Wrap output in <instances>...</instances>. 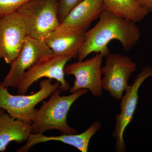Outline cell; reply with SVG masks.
<instances>
[{
	"mask_svg": "<svg viewBox=\"0 0 152 152\" xmlns=\"http://www.w3.org/2000/svg\"><path fill=\"white\" fill-rule=\"evenodd\" d=\"M105 10L136 23L142 21L151 12L149 8L135 0H102Z\"/></svg>",
	"mask_w": 152,
	"mask_h": 152,
	"instance_id": "cell-15",
	"label": "cell"
},
{
	"mask_svg": "<svg viewBox=\"0 0 152 152\" xmlns=\"http://www.w3.org/2000/svg\"><path fill=\"white\" fill-rule=\"evenodd\" d=\"M151 76L152 67L150 66L145 67L136 77L133 84L128 87L126 94L121 99V112L119 114L116 115L115 125L111 135L115 140V149L116 152L126 151L124 133L133 119L138 101L139 88L147 78Z\"/></svg>",
	"mask_w": 152,
	"mask_h": 152,
	"instance_id": "cell-8",
	"label": "cell"
},
{
	"mask_svg": "<svg viewBox=\"0 0 152 152\" xmlns=\"http://www.w3.org/2000/svg\"><path fill=\"white\" fill-rule=\"evenodd\" d=\"M99 18L96 26L85 33L84 42L77 56L80 61L93 53H100L107 57L110 53L108 45L113 40L120 42L125 51L128 53L140 39V28L136 23L106 10Z\"/></svg>",
	"mask_w": 152,
	"mask_h": 152,
	"instance_id": "cell-1",
	"label": "cell"
},
{
	"mask_svg": "<svg viewBox=\"0 0 152 152\" xmlns=\"http://www.w3.org/2000/svg\"><path fill=\"white\" fill-rule=\"evenodd\" d=\"M83 0H58V19L61 23L70 11Z\"/></svg>",
	"mask_w": 152,
	"mask_h": 152,
	"instance_id": "cell-17",
	"label": "cell"
},
{
	"mask_svg": "<svg viewBox=\"0 0 152 152\" xmlns=\"http://www.w3.org/2000/svg\"><path fill=\"white\" fill-rule=\"evenodd\" d=\"M23 21L28 36L44 40L60 23L58 0H30L17 11Z\"/></svg>",
	"mask_w": 152,
	"mask_h": 152,
	"instance_id": "cell-3",
	"label": "cell"
},
{
	"mask_svg": "<svg viewBox=\"0 0 152 152\" xmlns=\"http://www.w3.org/2000/svg\"><path fill=\"white\" fill-rule=\"evenodd\" d=\"M53 81L48 78L42 80L40 89L29 95L11 94L8 88L0 81V109L4 110L14 118L31 124L37 110L35 106L60 86L59 82L52 84Z\"/></svg>",
	"mask_w": 152,
	"mask_h": 152,
	"instance_id": "cell-4",
	"label": "cell"
},
{
	"mask_svg": "<svg viewBox=\"0 0 152 152\" xmlns=\"http://www.w3.org/2000/svg\"><path fill=\"white\" fill-rule=\"evenodd\" d=\"M32 133L31 124L14 118L7 113L0 114V152L5 151L11 142L21 144Z\"/></svg>",
	"mask_w": 152,
	"mask_h": 152,
	"instance_id": "cell-14",
	"label": "cell"
},
{
	"mask_svg": "<svg viewBox=\"0 0 152 152\" xmlns=\"http://www.w3.org/2000/svg\"><path fill=\"white\" fill-rule=\"evenodd\" d=\"M72 59L70 57L53 53L44 56L25 72L17 89L19 94H26L33 84L43 77L56 80L60 83L59 88L61 91H69L70 85L65 79L64 69L68 62Z\"/></svg>",
	"mask_w": 152,
	"mask_h": 152,
	"instance_id": "cell-5",
	"label": "cell"
},
{
	"mask_svg": "<svg viewBox=\"0 0 152 152\" xmlns=\"http://www.w3.org/2000/svg\"><path fill=\"white\" fill-rule=\"evenodd\" d=\"M51 53L52 50L45 41L28 36L20 51L10 64V70L2 82L3 85L17 89L25 72L42 57Z\"/></svg>",
	"mask_w": 152,
	"mask_h": 152,
	"instance_id": "cell-9",
	"label": "cell"
},
{
	"mask_svg": "<svg viewBox=\"0 0 152 152\" xmlns=\"http://www.w3.org/2000/svg\"><path fill=\"white\" fill-rule=\"evenodd\" d=\"M1 58H0V61H1Z\"/></svg>",
	"mask_w": 152,
	"mask_h": 152,
	"instance_id": "cell-21",
	"label": "cell"
},
{
	"mask_svg": "<svg viewBox=\"0 0 152 152\" xmlns=\"http://www.w3.org/2000/svg\"><path fill=\"white\" fill-rule=\"evenodd\" d=\"M104 10L102 0H83L70 11L56 29L86 31Z\"/></svg>",
	"mask_w": 152,
	"mask_h": 152,
	"instance_id": "cell-12",
	"label": "cell"
},
{
	"mask_svg": "<svg viewBox=\"0 0 152 152\" xmlns=\"http://www.w3.org/2000/svg\"><path fill=\"white\" fill-rule=\"evenodd\" d=\"M81 89L68 96H60L61 91L57 89L48 101H42V104L37 113L32 124V133H43L52 130L59 131L62 134H74L77 130L67 123L68 113L77 100L88 92Z\"/></svg>",
	"mask_w": 152,
	"mask_h": 152,
	"instance_id": "cell-2",
	"label": "cell"
},
{
	"mask_svg": "<svg viewBox=\"0 0 152 152\" xmlns=\"http://www.w3.org/2000/svg\"><path fill=\"white\" fill-rule=\"evenodd\" d=\"M104 56L97 53L94 56L82 61L66 65L65 74L73 75L75 80L70 88L69 92L74 93L81 89L89 90L94 97H99L102 94V65Z\"/></svg>",
	"mask_w": 152,
	"mask_h": 152,
	"instance_id": "cell-7",
	"label": "cell"
},
{
	"mask_svg": "<svg viewBox=\"0 0 152 152\" xmlns=\"http://www.w3.org/2000/svg\"><path fill=\"white\" fill-rule=\"evenodd\" d=\"M86 31L71 29L56 30L44 40L53 53L76 59L85 39Z\"/></svg>",
	"mask_w": 152,
	"mask_h": 152,
	"instance_id": "cell-13",
	"label": "cell"
},
{
	"mask_svg": "<svg viewBox=\"0 0 152 152\" xmlns=\"http://www.w3.org/2000/svg\"><path fill=\"white\" fill-rule=\"evenodd\" d=\"M27 36L24 23L18 12L1 17L0 58L10 64L20 51Z\"/></svg>",
	"mask_w": 152,
	"mask_h": 152,
	"instance_id": "cell-10",
	"label": "cell"
},
{
	"mask_svg": "<svg viewBox=\"0 0 152 152\" xmlns=\"http://www.w3.org/2000/svg\"><path fill=\"white\" fill-rule=\"evenodd\" d=\"M137 2L145 7L149 8L152 5V0H135Z\"/></svg>",
	"mask_w": 152,
	"mask_h": 152,
	"instance_id": "cell-18",
	"label": "cell"
},
{
	"mask_svg": "<svg viewBox=\"0 0 152 152\" xmlns=\"http://www.w3.org/2000/svg\"><path fill=\"white\" fill-rule=\"evenodd\" d=\"M101 128V123L96 121L86 130L80 134H62L61 135L58 136H46L41 133H31L27 140L26 143L16 152H28L33 146L37 144L57 141L72 146L81 152H87L91 139Z\"/></svg>",
	"mask_w": 152,
	"mask_h": 152,
	"instance_id": "cell-11",
	"label": "cell"
},
{
	"mask_svg": "<svg viewBox=\"0 0 152 152\" xmlns=\"http://www.w3.org/2000/svg\"><path fill=\"white\" fill-rule=\"evenodd\" d=\"M0 19H1V17H0Z\"/></svg>",
	"mask_w": 152,
	"mask_h": 152,
	"instance_id": "cell-22",
	"label": "cell"
},
{
	"mask_svg": "<svg viewBox=\"0 0 152 152\" xmlns=\"http://www.w3.org/2000/svg\"><path fill=\"white\" fill-rule=\"evenodd\" d=\"M106 58L105 65L102 68L103 88L120 100L129 87L128 82L137 65L126 55L110 53Z\"/></svg>",
	"mask_w": 152,
	"mask_h": 152,
	"instance_id": "cell-6",
	"label": "cell"
},
{
	"mask_svg": "<svg viewBox=\"0 0 152 152\" xmlns=\"http://www.w3.org/2000/svg\"><path fill=\"white\" fill-rule=\"evenodd\" d=\"M30 0H0V17L16 12Z\"/></svg>",
	"mask_w": 152,
	"mask_h": 152,
	"instance_id": "cell-16",
	"label": "cell"
},
{
	"mask_svg": "<svg viewBox=\"0 0 152 152\" xmlns=\"http://www.w3.org/2000/svg\"><path fill=\"white\" fill-rule=\"evenodd\" d=\"M5 111L4 110H3V109H0V114L2 113H4L5 112Z\"/></svg>",
	"mask_w": 152,
	"mask_h": 152,
	"instance_id": "cell-19",
	"label": "cell"
},
{
	"mask_svg": "<svg viewBox=\"0 0 152 152\" xmlns=\"http://www.w3.org/2000/svg\"><path fill=\"white\" fill-rule=\"evenodd\" d=\"M150 11L152 12V5L149 8Z\"/></svg>",
	"mask_w": 152,
	"mask_h": 152,
	"instance_id": "cell-20",
	"label": "cell"
}]
</instances>
